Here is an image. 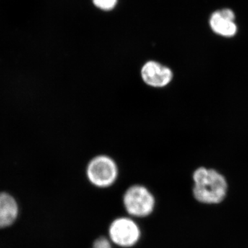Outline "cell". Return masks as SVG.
<instances>
[{"label": "cell", "instance_id": "1", "mask_svg": "<svg viewBox=\"0 0 248 248\" xmlns=\"http://www.w3.org/2000/svg\"><path fill=\"white\" fill-rule=\"evenodd\" d=\"M192 179V195L199 203L218 204L226 198L228 183L218 171L200 167L194 172Z\"/></svg>", "mask_w": 248, "mask_h": 248}, {"label": "cell", "instance_id": "2", "mask_svg": "<svg viewBox=\"0 0 248 248\" xmlns=\"http://www.w3.org/2000/svg\"><path fill=\"white\" fill-rule=\"evenodd\" d=\"M121 203L124 214L143 221L153 216L157 208L158 201L149 187L136 184L125 189L121 197Z\"/></svg>", "mask_w": 248, "mask_h": 248}, {"label": "cell", "instance_id": "3", "mask_svg": "<svg viewBox=\"0 0 248 248\" xmlns=\"http://www.w3.org/2000/svg\"><path fill=\"white\" fill-rule=\"evenodd\" d=\"M106 235L115 248H135L143 239V230L141 222L122 214L111 220Z\"/></svg>", "mask_w": 248, "mask_h": 248}, {"label": "cell", "instance_id": "4", "mask_svg": "<svg viewBox=\"0 0 248 248\" xmlns=\"http://www.w3.org/2000/svg\"><path fill=\"white\" fill-rule=\"evenodd\" d=\"M90 184L97 189L106 190L115 185L119 177V169L113 159L99 155L90 161L86 170Z\"/></svg>", "mask_w": 248, "mask_h": 248}, {"label": "cell", "instance_id": "5", "mask_svg": "<svg viewBox=\"0 0 248 248\" xmlns=\"http://www.w3.org/2000/svg\"><path fill=\"white\" fill-rule=\"evenodd\" d=\"M236 16L232 9H221L215 11L210 16L209 24L217 35L223 37H232L237 33Z\"/></svg>", "mask_w": 248, "mask_h": 248}, {"label": "cell", "instance_id": "6", "mask_svg": "<svg viewBox=\"0 0 248 248\" xmlns=\"http://www.w3.org/2000/svg\"><path fill=\"white\" fill-rule=\"evenodd\" d=\"M141 75L143 81L154 88L165 87L173 78L170 68L155 61L146 62L142 67Z\"/></svg>", "mask_w": 248, "mask_h": 248}, {"label": "cell", "instance_id": "7", "mask_svg": "<svg viewBox=\"0 0 248 248\" xmlns=\"http://www.w3.org/2000/svg\"><path fill=\"white\" fill-rule=\"evenodd\" d=\"M17 202L6 192L0 193V228H6L16 221L18 215Z\"/></svg>", "mask_w": 248, "mask_h": 248}, {"label": "cell", "instance_id": "8", "mask_svg": "<svg viewBox=\"0 0 248 248\" xmlns=\"http://www.w3.org/2000/svg\"><path fill=\"white\" fill-rule=\"evenodd\" d=\"M90 248H115L107 237V235L102 234L97 236L91 244Z\"/></svg>", "mask_w": 248, "mask_h": 248}, {"label": "cell", "instance_id": "9", "mask_svg": "<svg viewBox=\"0 0 248 248\" xmlns=\"http://www.w3.org/2000/svg\"><path fill=\"white\" fill-rule=\"evenodd\" d=\"M93 4L102 11H110L115 7L117 0H93Z\"/></svg>", "mask_w": 248, "mask_h": 248}]
</instances>
